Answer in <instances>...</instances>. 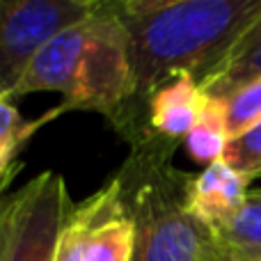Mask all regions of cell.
<instances>
[{
  "instance_id": "cell-15",
  "label": "cell",
  "mask_w": 261,
  "mask_h": 261,
  "mask_svg": "<svg viewBox=\"0 0 261 261\" xmlns=\"http://www.w3.org/2000/svg\"><path fill=\"white\" fill-rule=\"evenodd\" d=\"M21 170H23V165H18L16 170H12V172H7V174H5V176H0V197H3V195L7 193L9 184H12V181L16 179V176H18V172H21Z\"/></svg>"
},
{
  "instance_id": "cell-11",
  "label": "cell",
  "mask_w": 261,
  "mask_h": 261,
  "mask_svg": "<svg viewBox=\"0 0 261 261\" xmlns=\"http://www.w3.org/2000/svg\"><path fill=\"white\" fill-rule=\"evenodd\" d=\"M229 142L231 135H229V126H227L225 101L211 99V96L204 94L202 113H199L193 130L184 138L181 147L186 149L190 161L208 167L218 161H225Z\"/></svg>"
},
{
  "instance_id": "cell-1",
  "label": "cell",
  "mask_w": 261,
  "mask_h": 261,
  "mask_svg": "<svg viewBox=\"0 0 261 261\" xmlns=\"http://www.w3.org/2000/svg\"><path fill=\"white\" fill-rule=\"evenodd\" d=\"M113 9L128 39L135 94L108 124L130 140L147 128V96L181 73L202 81L261 14V0H113Z\"/></svg>"
},
{
  "instance_id": "cell-12",
  "label": "cell",
  "mask_w": 261,
  "mask_h": 261,
  "mask_svg": "<svg viewBox=\"0 0 261 261\" xmlns=\"http://www.w3.org/2000/svg\"><path fill=\"white\" fill-rule=\"evenodd\" d=\"M46 122V115L35 122L25 119L12 94H0V176L23 165L18 153Z\"/></svg>"
},
{
  "instance_id": "cell-2",
  "label": "cell",
  "mask_w": 261,
  "mask_h": 261,
  "mask_svg": "<svg viewBox=\"0 0 261 261\" xmlns=\"http://www.w3.org/2000/svg\"><path fill=\"white\" fill-rule=\"evenodd\" d=\"M176 147L161 138L144 140L130 147L115 174L135 225L133 261H222L213 231L186 206L190 172L174 165Z\"/></svg>"
},
{
  "instance_id": "cell-7",
  "label": "cell",
  "mask_w": 261,
  "mask_h": 261,
  "mask_svg": "<svg viewBox=\"0 0 261 261\" xmlns=\"http://www.w3.org/2000/svg\"><path fill=\"white\" fill-rule=\"evenodd\" d=\"M250 176L234 170L227 161H218L197 174H190L186 186V206L190 216L216 231L239 211L250 193Z\"/></svg>"
},
{
  "instance_id": "cell-14",
  "label": "cell",
  "mask_w": 261,
  "mask_h": 261,
  "mask_svg": "<svg viewBox=\"0 0 261 261\" xmlns=\"http://www.w3.org/2000/svg\"><path fill=\"white\" fill-rule=\"evenodd\" d=\"M225 161L250 179L257 174V170L261 167V122L231 140L227 147Z\"/></svg>"
},
{
  "instance_id": "cell-4",
  "label": "cell",
  "mask_w": 261,
  "mask_h": 261,
  "mask_svg": "<svg viewBox=\"0 0 261 261\" xmlns=\"http://www.w3.org/2000/svg\"><path fill=\"white\" fill-rule=\"evenodd\" d=\"M71 208L64 176L46 170L0 197V261H53Z\"/></svg>"
},
{
  "instance_id": "cell-5",
  "label": "cell",
  "mask_w": 261,
  "mask_h": 261,
  "mask_svg": "<svg viewBox=\"0 0 261 261\" xmlns=\"http://www.w3.org/2000/svg\"><path fill=\"white\" fill-rule=\"evenodd\" d=\"M135 225L122 202L117 176L71 204L58 234L53 261H133Z\"/></svg>"
},
{
  "instance_id": "cell-3",
  "label": "cell",
  "mask_w": 261,
  "mask_h": 261,
  "mask_svg": "<svg viewBox=\"0 0 261 261\" xmlns=\"http://www.w3.org/2000/svg\"><path fill=\"white\" fill-rule=\"evenodd\" d=\"M133 94L135 81L124 25L113 0H96L94 12L83 21V44L69 94L58 108L46 113V119L50 122L69 110H85L113 122Z\"/></svg>"
},
{
  "instance_id": "cell-13",
  "label": "cell",
  "mask_w": 261,
  "mask_h": 261,
  "mask_svg": "<svg viewBox=\"0 0 261 261\" xmlns=\"http://www.w3.org/2000/svg\"><path fill=\"white\" fill-rule=\"evenodd\" d=\"M225 110L231 140L257 126L261 122V78L241 87L236 94H231L225 101Z\"/></svg>"
},
{
  "instance_id": "cell-8",
  "label": "cell",
  "mask_w": 261,
  "mask_h": 261,
  "mask_svg": "<svg viewBox=\"0 0 261 261\" xmlns=\"http://www.w3.org/2000/svg\"><path fill=\"white\" fill-rule=\"evenodd\" d=\"M204 92L188 73L174 76L147 96V126L153 138L181 144L202 113Z\"/></svg>"
},
{
  "instance_id": "cell-9",
  "label": "cell",
  "mask_w": 261,
  "mask_h": 261,
  "mask_svg": "<svg viewBox=\"0 0 261 261\" xmlns=\"http://www.w3.org/2000/svg\"><path fill=\"white\" fill-rule=\"evenodd\" d=\"M261 78V14L243 30L216 69L199 81L206 96L227 101L241 87Z\"/></svg>"
},
{
  "instance_id": "cell-10",
  "label": "cell",
  "mask_w": 261,
  "mask_h": 261,
  "mask_svg": "<svg viewBox=\"0 0 261 261\" xmlns=\"http://www.w3.org/2000/svg\"><path fill=\"white\" fill-rule=\"evenodd\" d=\"M213 236L222 261H261V188L250 190L239 211Z\"/></svg>"
},
{
  "instance_id": "cell-6",
  "label": "cell",
  "mask_w": 261,
  "mask_h": 261,
  "mask_svg": "<svg viewBox=\"0 0 261 261\" xmlns=\"http://www.w3.org/2000/svg\"><path fill=\"white\" fill-rule=\"evenodd\" d=\"M94 7L96 0H0V94H12L41 48Z\"/></svg>"
},
{
  "instance_id": "cell-16",
  "label": "cell",
  "mask_w": 261,
  "mask_h": 261,
  "mask_svg": "<svg viewBox=\"0 0 261 261\" xmlns=\"http://www.w3.org/2000/svg\"><path fill=\"white\" fill-rule=\"evenodd\" d=\"M257 179H261V167H259V170H257V174H254V176H252V181H257Z\"/></svg>"
}]
</instances>
